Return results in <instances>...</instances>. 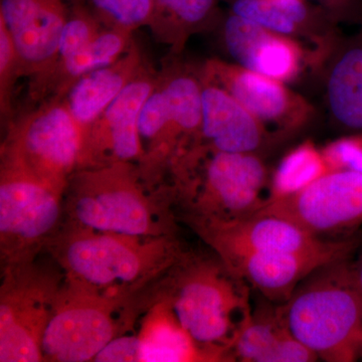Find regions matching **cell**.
<instances>
[{"label": "cell", "mask_w": 362, "mask_h": 362, "mask_svg": "<svg viewBox=\"0 0 362 362\" xmlns=\"http://www.w3.org/2000/svg\"><path fill=\"white\" fill-rule=\"evenodd\" d=\"M280 310L290 332L319 359L354 361L362 351V294L349 258L314 271Z\"/></svg>", "instance_id": "cell-1"}, {"label": "cell", "mask_w": 362, "mask_h": 362, "mask_svg": "<svg viewBox=\"0 0 362 362\" xmlns=\"http://www.w3.org/2000/svg\"><path fill=\"white\" fill-rule=\"evenodd\" d=\"M182 258L168 300L178 322L202 349L223 361L252 315L251 287L220 258Z\"/></svg>", "instance_id": "cell-2"}, {"label": "cell", "mask_w": 362, "mask_h": 362, "mask_svg": "<svg viewBox=\"0 0 362 362\" xmlns=\"http://www.w3.org/2000/svg\"><path fill=\"white\" fill-rule=\"evenodd\" d=\"M180 194L195 226L240 220L258 213L268 197L265 164L256 153L195 146L175 164Z\"/></svg>", "instance_id": "cell-3"}, {"label": "cell", "mask_w": 362, "mask_h": 362, "mask_svg": "<svg viewBox=\"0 0 362 362\" xmlns=\"http://www.w3.org/2000/svg\"><path fill=\"white\" fill-rule=\"evenodd\" d=\"M181 257L175 243L165 239L152 240L83 226L66 242L62 263L71 285L104 295L134 285L153 268V262L175 263Z\"/></svg>", "instance_id": "cell-4"}, {"label": "cell", "mask_w": 362, "mask_h": 362, "mask_svg": "<svg viewBox=\"0 0 362 362\" xmlns=\"http://www.w3.org/2000/svg\"><path fill=\"white\" fill-rule=\"evenodd\" d=\"M134 164L78 170L69 183L73 187V214L81 226L99 232L153 238L157 214L138 185Z\"/></svg>", "instance_id": "cell-5"}, {"label": "cell", "mask_w": 362, "mask_h": 362, "mask_svg": "<svg viewBox=\"0 0 362 362\" xmlns=\"http://www.w3.org/2000/svg\"><path fill=\"white\" fill-rule=\"evenodd\" d=\"M8 128L2 150L63 194L77 173L81 150L80 132L64 98L40 102Z\"/></svg>", "instance_id": "cell-6"}, {"label": "cell", "mask_w": 362, "mask_h": 362, "mask_svg": "<svg viewBox=\"0 0 362 362\" xmlns=\"http://www.w3.org/2000/svg\"><path fill=\"white\" fill-rule=\"evenodd\" d=\"M62 194L47 187L13 154L2 150L0 175L1 246L16 258L52 232Z\"/></svg>", "instance_id": "cell-7"}, {"label": "cell", "mask_w": 362, "mask_h": 362, "mask_svg": "<svg viewBox=\"0 0 362 362\" xmlns=\"http://www.w3.org/2000/svg\"><path fill=\"white\" fill-rule=\"evenodd\" d=\"M70 296H57L42 338L44 359L59 362L94 361L117 337L112 297L71 285Z\"/></svg>", "instance_id": "cell-8"}, {"label": "cell", "mask_w": 362, "mask_h": 362, "mask_svg": "<svg viewBox=\"0 0 362 362\" xmlns=\"http://www.w3.org/2000/svg\"><path fill=\"white\" fill-rule=\"evenodd\" d=\"M257 214L291 221L320 237L362 225V173L328 171L299 194L266 202Z\"/></svg>", "instance_id": "cell-9"}, {"label": "cell", "mask_w": 362, "mask_h": 362, "mask_svg": "<svg viewBox=\"0 0 362 362\" xmlns=\"http://www.w3.org/2000/svg\"><path fill=\"white\" fill-rule=\"evenodd\" d=\"M71 4V0H0V21L13 40L21 76L32 78L33 103L56 63Z\"/></svg>", "instance_id": "cell-10"}, {"label": "cell", "mask_w": 362, "mask_h": 362, "mask_svg": "<svg viewBox=\"0 0 362 362\" xmlns=\"http://www.w3.org/2000/svg\"><path fill=\"white\" fill-rule=\"evenodd\" d=\"M157 76L158 73L147 66L98 117L81 143L78 170L141 163L138 118L156 88Z\"/></svg>", "instance_id": "cell-11"}, {"label": "cell", "mask_w": 362, "mask_h": 362, "mask_svg": "<svg viewBox=\"0 0 362 362\" xmlns=\"http://www.w3.org/2000/svg\"><path fill=\"white\" fill-rule=\"evenodd\" d=\"M195 226L226 266L249 255L319 251L338 242L317 237L271 214Z\"/></svg>", "instance_id": "cell-12"}, {"label": "cell", "mask_w": 362, "mask_h": 362, "mask_svg": "<svg viewBox=\"0 0 362 362\" xmlns=\"http://www.w3.org/2000/svg\"><path fill=\"white\" fill-rule=\"evenodd\" d=\"M11 276L2 285L0 303V361L44 359L42 338L58 293L33 278Z\"/></svg>", "instance_id": "cell-13"}, {"label": "cell", "mask_w": 362, "mask_h": 362, "mask_svg": "<svg viewBox=\"0 0 362 362\" xmlns=\"http://www.w3.org/2000/svg\"><path fill=\"white\" fill-rule=\"evenodd\" d=\"M356 245L354 240H342L319 251L252 254L228 267L268 302L283 305L314 271L331 262L349 258Z\"/></svg>", "instance_id": "cell-14"}, {"label": "cell", "mask_w": 362, "mask_h": 362, "mask_svg": "<svg viewBox=\"0 0 362 362\" xmlns=\"http://www.w3.org/2000/svg\"><path fill=\"white\" fill-rule=\"evenodd\" d=\"M199 139L209 149L256 153L265 139V125L221 86L202 78Z\"/></svg>", "instance_id": "cell-15"}, {"label": "cell", "mask_w": 362, "mask_h": 362, "mask_svg": "<svg viewBox=\"0 0 362 362\" xmlns=\"http://www.w3.org/2000/svg\"><path fill=\"white\" fill-rule=\"evenodd\" d=\"M147 66L142 52L133 42L115 63L86 74L76 81L64 100L80 132L81 143L98 117Z\"/></svg>", "instance_id": "cell-16"}, {"label": "cell", "mask_w": 362, "mask_h": 362, "mask_svg": "<svg viewBox=\"0 0 362 362\" xmlns=\"http://www.w3.org/2000/svg\"><path fill=\"white\" fill-rule=\"evenodd\" d=\"M204 78L228 90L264 125L287 122L297 104L294 95L280 81L238 65L214 59L204 68Z\"/></svg>", "instance_id": "cell-17"}, {"label": "cell", "mask_w": 362, "mask_h": 362, "mask_svg": "<svg viewBox=\"0 0 362 362\" xmlns=\"http://www.w3.org/2000/svg\"><path fill=\"white\" fill-rule=\"evenodd\" d=\"M170 119L178 157L187 153L199 140L202 121V80L182 66L170 65L157 77Z\"/></svg>", "instance_id": "cell-18"}, {"label": "cell", "mask_w": 362, "mask_h": 362, "mask_svg": "<svg viewBox=\"0 0 362 362\" xmlns=\"http://www.w3.org/2000/svg\"><path fill=\"white\" fill-rule=\"evenodd\" d=\"M331 114L344 129L362 134V37L343 47L327 82Z\"/></svg>", "instance_id": "cell-19"}, {"label": "cell", "mask_w": 362, "mask_h": 362, "mask_svg": "<svg viewBox=\"0 0 362 362\" xmlns=\"http://www.w3.org/2000/svg\"><path fill=\"white\" fill-rule=\"evenodd\" d=\"M139 337L142 362L214 361L180 325L168 302L148 317Z\"/></svg>", "instance_id": "cell-20"}, {"label": "cell", "mask_w": 362, "mask_h": 362, "mask_svg": "<svg viewBox=\"0 0 362 362\" xmlns=\"http://www.w3.org/2000/svg\"><path fill=\"white\" fill-rule=\"evenodd\" d=\"M218 2L220 0H154L149 28L157 39L173 45V49H180L190 33L216 18Z\"/></svg>", "instance_id": "cell-21"}, {"label": "cell", "mask_w": 362, "mask_h": 362, "mask_svg": "<svg viewBox=\"0 0 362 362\" xmlns=\"http://www.w3.org/2000/svg\"><path fill=\"white\" fill-rule=\"evenodd\" d=\"M289 333L277 308L261 306L252 309V315L240 331L230 349V357L244 362H270L279 343Z\"/></svg>", "instance_id": "cell-22"}, {"label": "cell", "mask_w": 362, "mask_h": 362, "mask_svg": "<svg viewBox=\"0 0 362 362\" xmlns=\"http://www.w3.org/2000/svg\"><path fill=\"white\" fill-rule=\"evenodd\" d=\"M328 171L322 151L313 143L295 147L286 154L272 176L267 202L299 194Z\"/></svg>", "instance_id": "cell-23"}, {"label": "cell", "mask_w": 362, "mask_h": 362, "mask_svg": "<svg viewBox=\"0 0 362 362\" xmlns=\"http://www.w3.org/2000/svg\"><path fill=\"white\" fill-rule=\"evenodd\" d=\"M106 28L134 33L149 26L154 0H78Z\"/></svg>", "instance_id": "cell-24"}, {"label": "cell", "mask_w": 362, "mask_h": 362, "mask_svg": "<svg viewBox=\"0 0 362 362\" xmlns=\"http://www.w3.org/2000/svg\"><path fill=\"white\" fill-rule=\"evenodd\" d=\"M299 66L297 45L285 35L271 32L257 49L251 71L283 83L296 75Z\"/></svg>", "instance_id": "cell-25"}, {"label": "cell", "mask_w": 362, "mask_h": 362, "mask_svg": "<svg viewBox=\"0 0 362 362\" xmlns=\"http://www.w3.org/2000/svg\"><path fill=\"white\" fill-rule=\"evenodd\" d=\"M230 13L257 23L278 35L299 32L300 28L288 16L279 0H230Z\"/></svg>", "instance_id": "cell-26"}, {"label": "cell", "mask_w": 362, "mask_h": 362, "mask_svg": "<svg viewBox=\"0 0 362 362\" xmlns=\"http://www.w3.org/2000/svg\"><path fill=\"white\" fill-rule=\"evenodd\" d=\"M21 76L20 59L13 40L6 25L0 21V113L2 123L11 125L13 121V90Z\"/></svg>", "instance_id": "cell-27"}, {"label": "cell", "mask_w": 362, "mask_h": 362, "mask_svg": "<svg viewBox=\"0 0 362 362\" xmlns=\"http://www.w3.org/2000/svg\"><path fill=\"white\" fill-rule=\"evenodd\" d=\"M321 151L329 171L349 170L362 173V134L334 140Z\"/></svg>", "instance_id": "cell-28"}, {"label": "cell", "mask_w": 362, "mask_h": 362, "mask_svg": "<svg viewBox=\"0 0 362 362\" xmlns=\"http://www.w3.org/2000/svg\"><path fill=\"white\" fill-rule=\"evenodd\" d=\"M94 361L98 362H136L141 361V339L139 335H123L113 338L104 347Z\"/></svg>", "instance_id": "cell-29"}, {"label": "cell", "mask_w": 362, "mask_h": 362, "mask_svg": "<svg viewBox=\"0 0 362 362\" xmlns=\"http://www.w3.org/2000/svg\"><path fill=\"white\" fill-rule=\"evenodd\" d=\"M326 11L337 16H350L361 11V0H318Z\"/></svg>", "instance_id": "cell-30"}, {"label": "cell", "mask_w": 362, "mask_h": 362, "mask_svg": "<svg viewBox=\"0 0 362 362\" xmlns=\"http://www.w3.org/2000/svg\"><path fill=\"white\" fill-rule=\"evenodd\" d=\"M354 273H356L357 286H358L362 294V257L359 263L354 267Z\"/></svg>", "instance_id": "cell-31"}]
</instances>
